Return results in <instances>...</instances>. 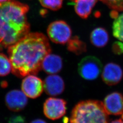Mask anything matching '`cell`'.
I'll use <instances>...</instances> for the list:
<instances>
[{
    "mask_svg": "<svg viewBox=\"0 0 123 123\" xmlns=\"http://www.w3.org/2000/svg\"><path fill=\"white\" fill-rule=\"evenodd\" d=\"M90 39L92 44L98 48L103 47L108 42V33L104 28L98 27L92 31Z\"/></svg>",
    "mask_w": 123,
    "mask_h": 123,
    "instance_id": "14",
    "label": "cell"
},
{
    "mask_svg": "<svg viewBox=\"0 0 123 123\" xmlns=\"http://www.w3.org/2000/svg\"><path fill=\"white\" fill-rule=\"evenodd\" d=\"M21 88L27 97L36 98L39 97L43 92V82L34 75H28L22 80Z\"/></svg>",
    "mask_w": 123,
    "mask_h": 123,
    "instance_id": "7",
    "label": "cell"
},
{
    "mask_svg": "<svg viewBox=\"0 0 123 123\" xmlns=\"http://www.w3.org/2000/svg\"><path fill=\"white\" fill-rule=\"evenodd\" d=\"M75 1L77 14L81 18H86L91 13L96 0H75Z\"/></svg>",
    "mask_w": 123,
    "mask_h": 123,
    "instance_id": "13",
    "label": "cell"
},
{
    "mask_svg": "<svg viewBox=\"0 0 123 123\" xmlns=\"http://www.w3.org/2000/svg\"><path fill=\"white\" fill-rule=\"evenodd\" d=\"M103 66L100 61L94 56H87L83 58L78 65V72L84 79L93 80L101 74Z\"/></svg>",
    "mask_w": 123,
    "mask_h": 123,
    "instance_id": "4",
    "label": "cell"
},
{
    "mask_svg": "<svg viewBox=\"0 0 123 123\" xmlns=\"http://www.w3.org/2000/svg\"><path fill=\"white\" fill-rule=\"evenodd\" d=\"M27 5L15 0L0 2V50L8 48L29 33Z\"/></svg>",
    "mask_w": 123,
    "mask_h": 123,
    "instance_id": "2",
    "label": "cell"
},
{
    "mask_svg": "<svg viewBox=\"0 0 123 123\" xmlns=\"http://www.w3.org/2000/svg\"><path fill=\"white\" fill-rule=\"evenodd\" d=\"M49 40L41 33H28L8 49L14 75L22 78L36 75L42 69L44 58L50 53Z\"/></svg>",
    "mask_w": 123,
    "mask_h": 123,
    "instance_id": "1",
    "label": "cell"
},
{
    "mask_svg": "<svg viewBox=\"0 0 123 123\" xmlns=\"http://www.w3.org/2000/svg\"><path fill=\"white\" fill-rule=\"evenodd\" d=\"M27 98L22 91L14 89L7 92L5 96V103L8 109L14 112L23 110L27 104Z\"/></svg>",
    "mask_w": 123,
    "mask_h": 123,
    "instance_id": "8",
    "label": "cell"
},
{
    "mask_svg": "<svg viewBox=\"0 0 123 123\" xmlns=\"http://www.w3.org/2000/svg\"><path fill=\"white\" fill-rule=\"evenodd\" d=\"M8 123H26L25 118L22 115H14L10 118Z\"/></svg>",
    "mask_w": 123,
    "mask_h": 123,
    "instance_id": "20",
    "label": "cell"
},
{
    "mask_svg": "<svg viewBox=\"0 0 123 123\" xmlns=\"http://www.w3.org/2000/svg\"><path fill=\"white\" fill-rule=\"evenodd\" d=\"M108 114L100 101L79 102L71 112L70 123H108Z\"/></svg>",
    "mask_w": 123,
    "mask_h": 123,
    "instance_id": "3",
    "label": "cell"
},
{
    "mask_svg": "<svg viewBox=\"0 0 123 123\" xmlns=\"http://www.w3.org/2000/svg\"><path fill=\"white\" fill-rule=\"evenodd\" d=\"M113 31L115 37L123 42V12L115 18L113 23Z\"/></svg>",
    "mask_w": 123,
    "mask_h": 123,
    "instance_id": "16",
    "label": "cell"
},
{
    "mask_svg": "<svg viewBox=\"0 0 123 123\" xmlns=\"http://www.w3.org/2000/svg\"><path fill=\"white\" fill-rule=\"evenodd\" d=\"M12 70L11 62L6 55L0 53V76L9 74Z\"/></svg>",
    "mask_w": 123,
    "mask_h": 123,
    "instance_id": "17",
    "label": "cell"
},
{
    "mask_svg": "<svg viewBox=\"0 0 123 123\" xmlns=\"http://www.w3.org/2000/svg\"><path fill=\"white\" fill-rule=\"evenodd\" d=\"M123 70L118 64L110 62L105 66L102 74L103 81L109 86H113L119 83L122 79Z\"/></svg>",
    "mask_w": 123,
    "mask_h": 123,
    "instance_id": "10",
    "label": "cell"
},
{
    "mask_svg": "<svg viewBox=\"0 0 123 123\" xmlns=\"http://www.w3.org/2000/svg\"><path fill=\"white\" fill-rule=\"evenodd\" d=\"M74 0V1H75V0Z\"/></svg>",
    "mask_w": 123,
    "mask_h": 123,
    "instance_id": "25",
    "label": "cell"
},
{
    "mask_svg": "<svg viewBox=\"0 0 123 123\" xmlns=\"http://www.w3.org/2000/svg\"><path fill=\"white\" fill-rule=\"evenodd\" d=\"M113 52L116 54H121L123 53V43L116 42L113 46Z\"/></svg>",
    "mask_w": 123,
    "mask_h": 123,
    "instance_id": "21",
    "label": "cell"
},
{
    "mask_svg": "<svg viewBox=\"0 0 123 123\" xmlns=\"http://www.w3.org/2000/svg\"><path fill=\"white\" fill-rule=\"evenodd\" d=\"M103 103L108 114L119 115L123 114V96L119 92H114L106 96Z\"/></svg>",
    "mask_w": 123,
    "mask_h": 123,
    "instance_id": "9",
    "label": "cell"
},
{
    "mask_svg": "<svg viewBox=\"0 0 123 123\" xmlns=\"http://www.w3.org/2000/svg\"><path fill=\"white\" fill-rule=\"evenodd\" d=\"M68 49L71 52L79 55L85 52L86 46L84 43L80 41L77 37L69 41L68 46Z\"/></svg>",
    "mask_w": 123,
    "mask_h": 123,
    "instance_id": "15",
    "label": "cell"
},
{
    "mask_svg": "<svg viewBox=\"0 0 123 123\" xmlns=\"http://www.w3.org/2000/svg\"><path fill=\"white\" fill-rule=\"evenodd\" d=\"M115 11H123V0H100Z\"/></svg>",
    "mask_w": 123,
    "mask_h": 123,
    "instance_id": "19",
    "label": "cell"
},
{
    "mask_svg": "<svg viewBox=\"0 0 123 123\" xmlns=\"http://www.w3.org/2000/svg\"><path fill=\"white\" fill-rule=\"evenodd\" d=\"M7 0H0V2H4L6 1Z\"/></svg>",
    "mask_w": 123,
    "mask_h": 123,
    "instance_id": "24",
    "label": "cell"
},
{
    "mask_svg": "<svg viewBox=\"0 0 123 123\" xmlns=\"http://www.w3.org/2000/svg\"><path fill=\"white\" fill-rule=\"evenodd\" d=\"M43 88L47 94L51 96H56L64 91L65 84L63 79L60 76L51 74L44 80Z\"/></svg>",
    "mask_w": 123,
    "mask_h": 123,
    "instance_id": "11",
    "label": "cell"
},
{
    "mask_svg": "<svg viewBox=\"0 0 123 123\" xmlns=\"http://www.w3.org/2000/svg\"><path fill=\"white\" fill-rule=\"evenodd\" d=\"M62 66L61 57L57 55L49 53L44 58L42 68L47 74H55L61 71Z\"/></svg>",
    "mask_w": 123,
    "mask_h": 123,
    "instance_id": "12",
    "label": "cell"
},
{
    "mask_svg": "<svg viewBox=\"0 0 123 123\" xmlns=\"http://www.w3.org/2000/svg\"><path fill=\"white\" fill-rule=\"evenodd\" d=\"M47 32L52 41L59 44L67 43L70 39L72 34L70 26L62 21H57L51 23Z\"/></svg>",
    "mask_w": 123,
    "mask_h": 123,
    "instance_id": "5",
    "label": "cell"
},
{
    "mask_svg": "<svg viewBox=\"0 0 123 123\" xmlns=\"http://www.w3.org/2000/svg\"><path fill=\"white\" fill-rule=\"evenodd\" d=\"M66 112L67 102L63 99L51 97L44 102L43 113L48 119L51 120L60 119Z\"/></svg>",
    "mask_w": 123,
    "mask_h": 123,
    "instance_id": "6",
    "label": "cell"
},
{
    "mask_svg": "<svg viewBox=\"0 0 123 123\" xmlns=\"http://www.w3.org/2000/svg\"><path fill=\"white\" fill-rule=\"evenodd\" d=\"M39 1L44 7L55 11L61 7L63 0H39Z\"/></svg>",
    "mask_w": 123,
    "mask_h": 123,
    "instance_id": "18",
    "label": "cell"
},
{
    "mask_svg": "<svg viewBox=\"0 0 123 123\" xmlns=\"http://www.w3.org/2000/svg\"><path fill=\"white\" fill-rule=\"evenodd\" d=\"M30 123H47L45 120L42 119H36L32 121Z\"/></svg>",
    "mask_w": 123,
    "mask_h": 123,
    "instance_id": "22",
    "label": "cell"
},
{
    "mask_svg": "<svg viewBox=\"0 0 123 123\" xmlns=\"http://www.w3.org/2000/svg\"><path fill=\"white\" fill-rule=\"evenodd\" d=\"M110 123H123V120H122L121 119H116L111 121Z\"/></svg>",
    "mask_w": 123,
    "mask_h": 123,
    "instance_id": "23",
    "label": "cell"
}]
</instances>
